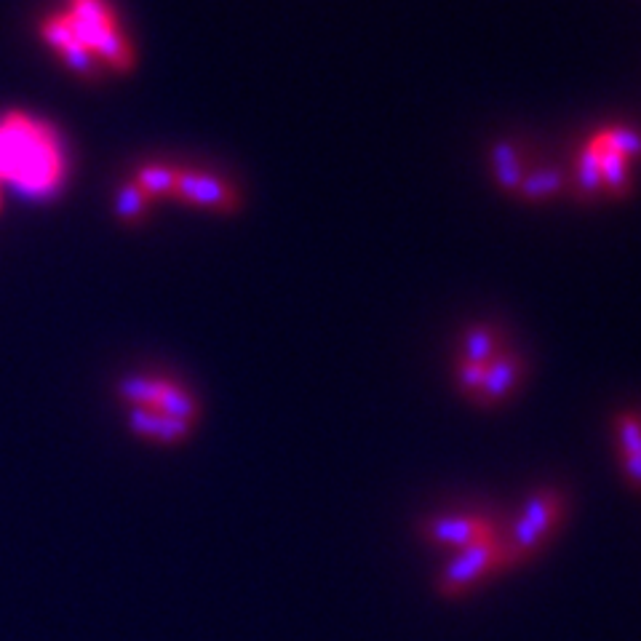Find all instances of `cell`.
Wrapping results in <instances>:
<instances>
[{"instance_id": "22", "label": "cell", "mask_w": 641, "mask_h": 641, "mask_svg": "<svg viewBox=\"0 0 641 641\" xmlns=\"http://www.w3.org/2000/svg\"><path fill=\"white\" fill-rule=\"evenodd\" d=\"M41 35H43V41L57 51H62L65 46H70V43L75 41V35L73 30H70V22H67L65 14H54V17L46 19V22L41 25Z\"/></svg>"}, {"instance_id": "17", "label": "cell", "mask_w": 641, "mask_h": 641, "mask_svg": "<svg viewBox=\"0 0 641 641\" xmlns=\"http://www.w3.org/2000/svg\"><path fill=\"white\" fill-rule=\"evenodd\" d=\"M575 182L580 187L583 195H599L604 190V179H601V163H599V150L593 142L580 150L575 166Z\"/></svg>"}, {"instance_id": "10", "label": "cell", "mask_w": 641, "mask_h": 641, "mask_svg": "<svg viewBox=\"0 0 641 641\" xmlns=\"http://www.w3.org/2000/svg\"><path fill=\"white\" fill-rule=\"evenodd\" d=\"M177 166H166V163H145L139 166L137 174H134V185L142 190V193L155 201V198H169L174 195V187H177Z\"/></svg>"}, {"instance_id": "14", "label": "cell", "mask_w": 641, "mask_h": 641, "mask_svg": "<svg viewBox=\"0 0 641 641\" xmlns=\"http://www.w3.org/2000/svg\"><path fill=\"white\" fill-rule=\"evenodd\" d=\"M158 412L171 417V420L195 425L198 414H201V406H198V398H195L190 390L182 388L179 382H171V388L166 390V396H163L161 404H158Z\"/></svg>"}, {"instance_id": "20", "label": "cell", "mask_w": 641, "mask_h": 641, "mask_svg": "<svg viewBox=\"0 0 641 641\" xmlns=\"http://www.w3.org/2000/svg\"><path fill=\"white\" fill-rule=\"evenodd\" d=\"M617 447L620 455H641V417L633 412L620 414L615 420Z\"/></svg>"}, {"instance_id": "15", "label": "cell", "mask_w": 641, "mask_h": 641, "mask_svg": "<svg viewBox=\"0 0 641 641\" xmlns=\"http://www.w3.org/2000/svg\"><path fill=\"white\" fill-rule=\"evenodd\" d=\"M150 206H153V201L134 182H123L118 187V193H115V217L123 225H137L147 211H150Z\"/></svg>"}, {"instance_id": "3", "label": "cell", "mask_w": 641, "mask_h": 641, "mask_svg": "<svg viewBox=\"0 0 641 641\" xmlns=\"http://www.w3.org/2000/svg\"><path fill=\"white\" fill-rule=\"evenodd\" d=\"M564 513H567V497L561 495L559 489H545L524 505V511L511 529V540H508L519 561L532 559L551 540Z\"/></svg>"}, {"instance_id": "6", "label": "cell", "mask_w": 641, "mask_h": 641, "mask_svg": "<svg viewBox=\"0 0 641 641\" xmlns=\"http://www.w3.org/2000/svg\"><path fill=\"white\" fill-rule=\"evenodd\" d=\"M65 17L70 22L75 41L83 43L86 49H94V43L102 35L110 33L113 27H118L113 9L107 6L105 0H81V3H73Z\"/></svg>"}, {"instance_id": "24", "label": "cell", "mask_w": 641, "mask_h": 641, "mask_svg": "<svg viewBox=\"0 0 641 641\" xmlns=\"http://www.w3.org/2000/svg\"><path fill=\"white\" fill-rule=\"evenodd\" d=\"M620 460H623L625 479L641 492V455H620Z\"/></svg>"}, {"instance_id": "4", "label": "cell", "mask_w": 641, "mask_h": 641, "mask_svg": "<svg viewBox=\"0 0 641 641\" xmlns=\"http://www.w3.org/2000/svg\"><path fill=\"white\" fill-rule=\"evenodd\" d=\"M174 198L190 203V206H198V209L228 211V214L238 209V193L225 179L193 169H179Z\"/></svg>"}, {"instance_id": "11", "label": "cell", "mask_w": 641, "mask_h": 641, "mask_svg": "<svg viewBox=\"0 0 641 641\" xmlns=\"http://www.w3.org/2000/svg\"><path fill=\"white\" fill-rule=\"evenodd\" d=\"M492 166H495V182L503 187L505 193H516L524 182V166H521V155L516 145L511 142H497L492 147Z\"/></svg>"}, {"instance_id": "13", "label": "cell", "mask_w": 641, "mask_h": 641, "mask_svg": "<svg viewBox=\"0 0 641 641\" xmlns=\"http://www.w3.org/2000/svg\"><path fill=\"white\" fill-rule=\"evenodd\" d=\"M593 142V139H591ZM596 145V142H593ZM599 163H601V179H604V190L612 195H625L631 190V169L623 155L612 153L607 147H599Z\"/></svg>"}, {"instance_id": "12", "label": "cell", "mask_w": 641, "mask_h": 641, "mask_svg": "<svg viewBox=\"0 0 641 641\" xmlns=\"http://www.w3.org/2000/svg\"><path fill=\"white\" fill-rule=\"evenodd\" d=\"M94 57L99 62H105L107 67H113L115 73H129L134 70V51H131V43L123 38V33L118 27H113L110 33H105L94 43Z\"/></svg>"}, {"instance_id": "23", "label": "cell", "mask_w": 641, "mask_h": 641, "mask_svg": "<svg viewBox=\"0 0 641 641\" xmlns=\"http://www.w3.org/2000/svg\"><path fill=\"white\" fill-rule=\"evenodd\" d=\"M484 377H487V366L481 364H471V361H465L463 364L457 366V382H460V388L465 390V393H479L481 385H484Z\"/></svg>"}, {"instance_id": "25", "label": "cell", "mask_w": 641, "mask_h": 641, "mask_svg": "<svg viewBox=\"0 0 641 641\" xmlns=\"http://www.w3.org/2000/svg\"><path fill=\"white\" fill-rule=\"evenodd\" d=\"M73 3H81V0H70V6H73Z\"/></svg>"}, {"instance_id": "1", "label": "cell", "mask_w": 641, "mask_h": 641, "mask_svg": "<svg viewBox=\"0 0 641 641\" xmlns=\"http://www.w3.org/2000/svg\"><path fill=\"white\" fill-rule=\"evenodd\" d=\"M0 179L35 198L57 193L65 179L57 131L30 115H6L0 121Z\"/></svg>"}, {"instance_id": "5", "label": "cell", "mask_w": 641, "mask_h": 641, "mask_svg": "<svg viewBox=\"0 0 641 641\" xmlns=\"http://www.w3.org/2000/svg\"><path fill=\"white\" fill-rule=\"evenodd\" d=\"M420 535L431 543L468 548V545L497 537V527L492 521L479 519V516H441V519L425 521L420 527Z\"/></svg>"}, {"instance_id": "16", "label": "cell", "mask_w": 641, "mask_h": 641, "mask_svg": "<svg viewBox=\"0 0 641 641\" xmlns=\"http://www.w3.org/2000/svg\"><path fill=\"white\" fill-rule=\"evenodd\" d=\"M516 193H519L521 198H527V201H545V198H553V195L564 193V174L556 169L524 174V182H521Z\"/></svg>"}, {"instance_id": "8", "label": "cell", "mask_w": 641, "mask_h": 641, "mask_svg": "<svg viewBox=\"0 0 641 641\" xmlns=\"http://www.w3.org/2000/svg\"><path fill=\"white\" fill-rule=\"evenodd\" d=\"M521 377V361L516 356H497L492 364L487 366V377L484 385L476 393L481 404H500L516 385Z\"/></svg>"}, {"instance_id": "7", "label": "cell", "mask_w": 641, "mask_h": 641, "mask_svg": "<svg viewBox=\"0 0 641 641\" xmlns=\"http://www.w3.org/2000/svg\"><path fill=\"white\" fill-rule=\"evenodd\" d=\"M129 428L142 439L158 441V444H179L193 431L190 422L171 420L158 409H142V406H129Z\"/></svg>"}, {"instance_id": "21", "label": "cell", "mask_w": 641, "mask_h": 641, "mask_svg": "<svg viewBox=\"0 0 641 641\" xmlns=\"http://www.w3.org/2000/svg\"><path fill=\"white\" fill-rule=\"evenodd\" d=\"M59 57H62V62H65L73 73L83 75V78H89V81H94L97 78V70H99V59L94 57V51L86 49L83 43L73 41L70 46H65V49L59 51Z\"/></svg>"}, {"instance_id": "18", "label": "cell", "mask_w": 641, "mask_h": 641, "mask_svg": "<svg viewBox=\"0 0 641 641\" xmlns=\"http://www.w3.org/2000/svg\"><path fill=\"white\" fill-rule=\"evenodd\" d=\"M593 142L599 147H607L612 153L623 155L625 161L641 155V131L631 129V126H612V129L596 134Z\"/></svg>"}, {"instance_id": "19", "label": "cell", "mask_w": 641, "mask_h": 641, "mask_svg": "<svg viewBox=\"0 0 641 641\" xmlns=\"http://www.w3.org/2000/svg\"><path fill=\"white\" fill-rule=\"evenodd\" d=\"M463 353H465V361L489 366L497 356H500V353H497V334L492 332V329H487V326L473 329V332L465 334Z\"/></svg>"}, {"instance_id": "2", "label": "cell", "mask_w": 641, "mask_h": 641, "mask_svg": "<svg viewBox=\"0 0 641 641\" xmlns=\"http://www.w3.org/2000/svg\"><path fill=\"white\" fill-rule=\"evenodd\" d=\"M516 564H521L519 556H516L511 545L503 543L500 537L468 545V548H463V551L457 553L455 559L449 561L447 567L441 569L436 591H439L444 599H452V596H460L463 591H468L473 583H479L484 575H495V572L511 569L516 567Z\"/></svg>"}, {"instance_id": "9", "label": "cell", "mask_w": 641, "mask_h": 641, "mask_svg": "<svg viewBox=\"0 0 641 641\" xmlns=\"http://www.w3.org/2000/svg\"><path fill=\"white\" fill-rule=\"evenodd\" d=\"M171 382L166 377H150V374H134L126 377L118 385V396L129 406H142V409H158L161 398L166 396V390L171 388Z\"/></svg>"}]
</instances>
